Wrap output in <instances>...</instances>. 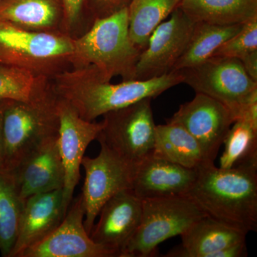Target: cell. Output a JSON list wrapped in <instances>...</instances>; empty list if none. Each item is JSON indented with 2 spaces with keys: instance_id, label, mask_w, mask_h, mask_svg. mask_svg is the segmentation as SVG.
Here are the masks:
<instances>
[{
  "instance_id": "cell-29",
  "label": "cell",
  "mask_w": 257,
  "mask_h": 257,
  "mask_svg": "<svg viewBox=\"0 0 257 257\" xmlns=\"http://www.w3.org/2000/svg\"><path fill=\"white\" fill-rule=\"evenodd\" d=\"M132 0H85L89 14L95 21L127 9Z\"/></svg>"
},
{
  "instance_id": "cell-19",
  "label": "cell",
  "mask_w": 257,
  "mask_h": 257,
  "mask_svg": "<svg viewBox=\"0 0 257 257\" xmlns=\"http://www.w3.org/2000/svg\"><path fill=\"white\" fill-rule=\"evenodd\" d=\"M0 21L30 31L64 33L62 0H2Z\"/></svg>"
},
{
  "instance_id": "cell-10",
  "label": "cell",
  "mask_w": 257,
  "mask_h": 257,
  "mask_svg": "<svg viewBox=\"0 0 257 257\" xmlns=\"http://www.w3.org/2000/svg\"><path fill=\"white\" fill-rule=\"evenodd\" d=\"M234 114L223 103L196 93L192 100L179 106L167 121L181 125L199 143L208 163H214L231 125Z\"/></svg>"
},
{
  "instance_id": "cell-24",
  "label": "cell",
  "mask_w": 257,
  "mask_h": 257,
  "mask_svg": "<svg viewBox=\"0 0 257 257\" xmlns=\"http://www.w3.org/2000/svg\"><path fill=\"white\" fill-rule=\"evenodd\" d=\"M52 88V79L0 63V100L31 102L47 95Z\"/></svg>"
},
{
  "instance_id": "cell-2",
  "label": "cell",
  "mask_w": 257,
  "mask_h": 257,
  "mask_svg": "<svg viewBox=\"0 0 257 257\" xmlns=\"http://www.w3.org/2000/svg\"><path fill=\"white\" fill-rule=\"evenodd\" d=\"M187 196L207 215L248 234L257 231V163L230 169L206 164Z\"/></svg>"
},
{
  "instance_id": "cell-20",
  "label": "cell",
  "mask_w": 257,
  "mask_h": 257,
  "mask_svg": "<svg viewBox=\"0 0 257 257\" xmlns=\"http://www.w3.org/2000/svg\"><path fill=\"white\" fill-rule=\"evenodd\" d=\"M152 155L192 170L209 164L194 137L181 125L170 121L156 126Z\"/></svg>"
},
{
  "instance_id": "cell-7",
  "label": "cell",
  "mask_w": 257,
  "mask_h": 257,
  "mask_svg": "<svg viewBox=\"0 0 257 257\" xmlns=\"http://www.w3.org/2000/svg\"><path fill=\"white\" fill-rule=\"evenodd\" d=\"M152 98H146L103 115L96 140L116 156L137 167L153 153L156 126Z\"/></svg>"
},
{
  "instance_id": "cell-22",
  "label": "cell",
  "mask_w": 257,
  "mask_h": 257,
  "mask_svg": "<svg viewBox=\"0 0 257 257\" xmlns=\"http://www.w3.org/2000/svg\"><path fill=\"white\" fill-rule=\"evenodd\" d=\"M243 25H218L194 23L188 45L172 72L194 67L210 58L224 42L241 30Z\"/></svg>"
},
{
  "instance_id": "cell-12",
  "label": "cell",
  "mask_w": 257,
  "mask_h": 257,
  "mask_svg": "<svg viewBox=\"0 0 257 257\" xmlns=\"http://www.w3.org/2000/svg\"><path fill=\"white\" fill-rule=\"evenodd\" d=\"M82 194L72 199L63 220L46 237L18 257H114L113 250L94 242L84 227Z\"/></svg>"
},
{
  "instance_id": "cell-5",
  "label": "cell",
  "mask_w": 257,
  "mask_h": 257,
  "mask_svg": "<svg viewBox=\"0 0 257 257\" xmlns=\"http://www.w3.org/2000/svg\"><path fill=\"white\" fill-rule=\"evenodd\" d=\"M74 40L62 33L24 30L0 21V63L52 79L72 69Z\"/></svg>"
},
{
  "instance_id": "cell-18",
  "label": "cell",
  "mask_w": 257,
  "mask_h": 257,
  "mask_svg": "<svg viewBox=\"0 0 257 257\" xmlns=\"http://www.w3.org/2000/svg\"><path fill=\"white\" fill-rule=\"evenodd\" d=\"M247 234L209 216L194 222L181 235L182 245L166 256L212 257L216 251L246 241Z\"/></svg>"
},
{
  "instance_id": "cell-31",
  "label": "cell",
  "mask_w": 257,
  "mask_h": 257,
  "mask_svg": "<svg viewBox=\"0 0 257 257\" xmlns=\"http://www.w3.org/2000/svg\"><path fill=\"white\" fill-rule=\"evenodd\" d=\"M3 102L4 100H0V166L3 159Z\"/></svg>"
},
{
  "instance_id": "cell-27",
  "label": "cell",
  "mask_w": 257,
  "mask_h": 257,
  "mask_svg": "<svg viewBox=\"0 0 257 257\" xmlns=\"http://www.w3.org/2000/svg\"><path fill=\"white\" fill-rule=\"evenodd\" d=\"M257 50V17L243 23L236 35L224 42L213 56L241 59Z\"/></svg>"
},
{
  "instance_id": "cell-6",
  "label": "cell",
  "mask_w": 257,
  "mask_h": 257,
  "mask_svg": "<svg viewBox=\"0 0 257 257\" xmlns=\"http://www.w3.org/2000/svg\"><path fill=\"white\" fill-rule=\"evenodd\" d=\"M207 214L187 196L143 200V215L121 257L156 256L161 243L181 236Z\"/></svg>"
},
{
  "instance_id": "cell-4",
  "label": "cell",
  "mask_w": 257,
  "mask_h": 257,
  "mask_svg": "<svg viewBox=\"0 0 257 257\" xmlns=\"http://www.w3.org/2000/svg\"><path fill=\"white\" fill-rule=\"evenodd\" d=\"M57 101L54 88L31 102L4 100L1 170L13 173L37 147L59 135Z\"/></svg>"
},
{
  "instance_id": "cell-16",
  "label": "cell",
  "mask_w": 257,
  "mask_h": 257,
  "mask_svg": "<svg viewBox=\"0 0 257 257\" xmlns=\"http://www.w3.org/2000/svg\"><path fill=\"white\" fill-rule=\"evenodd\" d=\"M197 170L150 155L135 169L132 190L142 200L184 196L197 178Z\"/></svg>"
},
{
  "instance_id": "cell-8",
  "label": "cell",
  "mask_w": 257,
  "mask_h": 257,
  "mask_svg": "<svg viewBox=\"0 0 257 257\" xmlns=\"http://www.w3.org/2000/svg\"><path fill=\"white\" fill-rule=\"evenodd\" d=\"M177 72L183 78L182 83L196 93L223 103L235 118L239 107L257 100V82L246 74L239 59L212 56L202 63Z\"/></svg>"
},
{
  "instance_id": "cell-26",
  "label": "cell",
  "mask_w": 257,
  "mask_h": 257,
  "mask_svg": "<svg viewBox=\"0 0 257 257\" xmlns=\"http://www.w3.org/2000/svg\"><path fill=\"white\" fill-rule=\"evenodd\" d=\"M223 145L220 168L230 169L246 163H257V130L238 119L231 125Z\"/></svg>"
},
{
  "instance_id": "cell-13",
  "label": "cell",
  "mask_w": 257,
  "mask_h": 257,
  "mask_svg": "<svg viewBox=\"0 0 257 257\" xmlns=\"http://www.w3.org/2000/svg\"><path fill=\"white\" fill-rule=\"evenodd\" d=\"M60 128L59 147L64 170V209L67 211L74 189L80 179L81 162L89 144L96 140L103 122L82 119L67 101L58 96L57 101Z\"/></svg>"
},
{
  "instance_id": "cell-23",
  "label": "cell",
  "mask_w": 257,
  "mask_h": 257,
  "mask_svg": "<svg viewBox=\"0 0 257 257\" xmlns=\"http://www.w3.org/2000/svg\"><path fill=\"white\" fill-rule=\"evenodd\" d=\"M181 0H132L127 8L128 33L143 51L152 32L179 7Z\"/></svg>"
},
{
  "instance_id": "cell-28",
  "label": "cell",
  "mask_w": 257,
  "mask_h": 257,
  "mask_svg": "<svg viewBox=\"0 0 257 257\" xmlns=\"http://www.w3.org/2000/svg\"><path fill=\"white\" fill-rule=\"evenodd\" d=\"M64 8V33L77 39L88 31L94 23L86 7L85 0H62Z\"/></svg>"
},
{
  "instance_id": "cell-30",
  "label": "cell",
  "mask_w": 257,
  "mask_h": 257,
  "mask_svg": "<svg viewBox=\"0 0 257 257\" xmlns=\"http://www.w3.org/2000/svg\"><path fill=\"white\" fill-rule=\"evenodd\" d=\"M241 64L246 74L257 82V50L249 52L241 59Z\"/></svg>"
},
{
  "instance_id": "cell-32",
  "label": "cell",
  "mask_w": 257,
  "mask_h": 257,
  "mask_svg": "<svg viewBox=\"0 0 257 257\" xmlns=\"http://www.w3.org/2000/svg\"><path fill=\"white\" fill-rule=\"evenodd\" d=\"M1 1H2V0H0V2H1Z\"/></svg>"
},
{
  "instance_id": "cell-3",
  "label": "cell",
  "mask_w": 257,
  "mask_h": 257,
  "mask_svg": "<svg viewBox=\"0 0 257 257\" xmlns=\"http://www.w3.org/2000/svg\"><path fill=\"white\" fill-rule=\"evenodd\" d=\"M141 51L128 33L127 9L96 20L82 36L74 40L72 69L94 66L101 78L110 82L115 77L134 80Z\"/></svg>"
},
{
  "instance_id": "cell-1",
  "label": "cell",
  "mask_w": 257,
  "mask_h": 257,
  "mask_svg": "<svg viewBox=\"0 0 257 257\" xmlns=\"http://www.w3.org/2000/svg\"><path fill=\"white\" fill-rule=\"evenodd\" d=\"M182 81V75L175 71L146 80L111 84L101 78L92 65L69 69L52 79L57 95L67 101L80 117L89 121L142 99L156 97Z\"/></svg>"
},
{
  "instance_id": "cell-9",
  "label": "cell",
  "mask_w": 257,
  "mask_h": 257,
  "mask_svg": "<svg viewBox=\"0 0 257 257\" xmlns=\"http://www.w3.org/2000/svg\"><path fill=\"white\" fill-rule=\"evenodd\" d=\"M99 155L83 157L81 165L85 172L82 194L85 208L84 225L90 235L101 208L111 197L124 189H131L136 167L116 156L100 144Z\"/></svg>"
},
{
  "instance_id": "cell-11",
  "label": "cell",
  "mask_w": 257,
  "mask_h": 257,
  "mask_svg": "<svg viewBox=\"0 0 257 257\" xmlns=\"http://www.w3.org/2000/svg\"><path fill=\"white\" fill-rule=\"evenodd\" d=\"M159 25L140 53L134 80H146L172 72L188 45L194 23L179 8Z\"/></svg>"
},
{
  "instance_id": "cell-17",
  "label": "cell",
  "mask_w": 257,
  "mask_h": 257,
  "mask_svg": "<svg viewBox=\"0 0 257 257\" xmlns=\"http://www.w3.org/2000/svg\"><path fill=\"white\" fill-rule=\"evenodd\" d=\"M66 213L63 189L25 199L18 237L9 257H18L24 250L46 237L62 222Z\"/></svg>"
},
{
  "instance_id": "cell-14",
  "label": "cell",
  "mask_w": 257,
  "mask_h": 257,
  "mask_svg": "<svg viewBox=\"0 0 257 257\" xmlns=\"http://www.w3.org/2000/svg\"><path fill=\"white\" fill-rule=\"evenodd\" d=\"M99 214V221L94 225L90 237L121 257L141 222L143 200L131 189H124L111 197Z\"/></svg>"
},
{
  "instance_id": "cell-15",
  "label": "cell",
  "mask_w": 257,
  "mask_h": 257,
  "mask_svg": "<svg viewBox=\"0 0 257 257\" xmlns=\"http://www.w3.org/2000/svg\"><path fill=\"white\" fill-rule=\"evenodd\" d=\"M58 135L37 147L11 173L23 200L35 194L63 189L64 170Z\"/></svg>"
},
{
  "instance_id": "cell-25",
  "label": "cell",
  "mask_w": 257,
  "mask_h": 257,
  "mask_svg": "<svg viewBox=\"0 0 257 257\" xmlns=\"http://www.w3.org/2000/svg\"><path fill=\"white\" fill-rule=\"evenodd\" d=\"M25 201L13 175L0 169V253L9 257L18 237Z\"/></svg>"
},
{
  "instance_id": "cell-21",
  "label": "cell",
  "mask_w": 257,
  "mask_h": 257,
  "mask_svg": "<svg viewBox=\"0 0 257 257\" xmlns=\"http://www.w3.org/2000/svg\"><path fill=\"white\" fill-rule=\"evenodd\" d=\"M178 8L194 23L238 25L257 17V0H181Z\"/></svg>"
}]
</instances>
